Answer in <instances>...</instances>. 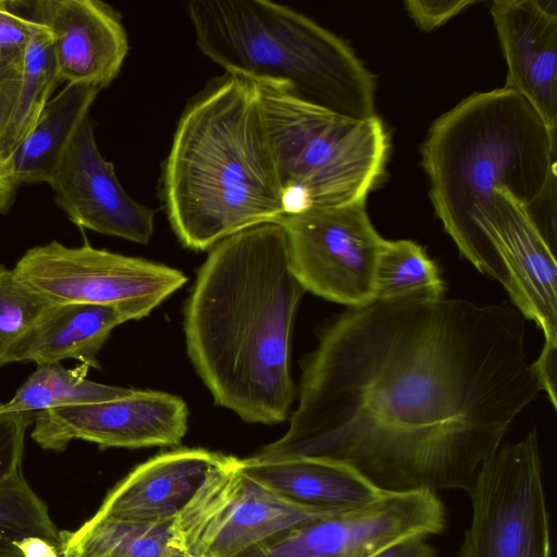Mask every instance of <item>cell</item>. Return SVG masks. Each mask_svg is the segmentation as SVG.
<instances>
[{
  "mask_svg": "<svg viewBox=\"0 0 557 557\" xmlns=\"http://www.w3.org/2000/svg\"><path fill=\"white\" fill-rule=\"evenodd\" d=\"M525 321L507 304L461 298L348 308L305 362L286 433L252 457L338 463L384 494L469 492L544 392Z\"/></svg>",
  "mask_w": 557,
  "mask_h": 557,
  "instance_id": "1",
  "label": "cell"
},
{
  "mask_svg": "<svg viewBox=\"0 0 557 557\" xmlns=\"http://www.w3.org/2000/svg\"><path fill=\"white\" fill-rule=\"evenodd\" d=\"M305 292L280 221L209 249L185 307L184 332L188 357L216 405L250 423L288 418L290 336Z\"/></svg>",
  "mask_w": 557,
  "mask_h": 557,
  "instance_id": "2",
  "label": "cell"
},
{
  "mask_svg": "<svg viewBox=\"0 0 557 557\" xmlns=\"http://www.w3.org/2000/svg\"><path fill=\"white\" fill-rule=\"evenodd\" d=\"M161 196L191 250L284 216L256 82L224 73L189 101L163 163Z\"/></svg>",
  "mask_w": 557,
  "mask_h": 557,
  "instance_id": "3",
  "label": "cell"
},
{
  "mask_svg": "<svg viewBox=\"0 0 557 557\" xmlns=\"http://www.w3.org/2000/svg\"><path fill=\"white\" fill-rule=\"evenodd\" d=\"M421 156L434 212L456 245L497 189L529 211L555 195L556 132L505 86L472 94L438 116Z\"/></svg>",
  "mask_w": 557,
  "mask_h": 557,
  "instance_id": "4",
  "label": "cell"
},
{
  "mask_svg": "<svg viewBox=\"0 0 557 557\" xmlns=\"http://www.w3.org/2000/svg\"><path fill=\"white\" fill-rule=\"evenodd\" d=\"M186 12L198 48L225 73L343 116H376L373 74L310 17L269 0H194Z\"/></svg>",
  "mask_w": 557,
  "mask_h": 557,
  "instance_id": "5",
  "label": "cell"
},
{
  "mask_svg": "<svg viewBox=\"0 0 557 557\" xmlns=\"http://www.w3.org/2000/svg\"><path fill=\"white\" fill-rule=\"evenodd\" d=\"M257 85L285 214L367 199L384 173L388 152L377 115L343 116L300 101L277 85Z\"/></svg>",
  "mask_w": 557,
  "mask_h": 557,
  "instance_id": "6",
  "label": "cell"
},
{
  "mask_svg": "<svg viewBox=\"0 0 557 557\" xmlns=\"http://www.w3.org/2000/svg\"><path fill=\"white\" fill-rule=\"evenodd\" d=\"M238 461L223 455L173 519L170 545L183 557H242L292 528L336 515L277 496Z\"/></svg>",
  "mask_w": 557,
  "mask_h": 557,
  "instance_id": "7",
  "label": "cell"
},
{
  "mask_svg": "<svg viewBox=\"0 0 557 557\" xmlns=\"http://www.w3.org/2000/svg\"><path fill=\"white\" fill-rule=\"evenodd\" d=\"M458 557H552L536 430L506 443L479 467Z\"/></svg>",
  "mask_w": 557,
  "mask_h": 557,
  "instance_id": "8",
  "label": "cell"
},
{
  "mask_svg": "<svg viewBox=\"0 0 557 557\" xmlns=\"http://www.w3.org/2000/svg\"><path fill=\"white\" fill-rule=\"evenodd\" d=\"M13 270L23 284L53 302L113 306L128 320L147 317L187 281L177 269L88 242L79 247L58 240L35 246Z\"/></svg>",
  "mask_w": 557,
  "mask_h": 557,
  "instance_id": "9",
  "label": "cell"
},
{
  "mask_svg": "<svg viewBox=\"0 0 557 557\" xmlns=\"http://www.w3.org/2000/svg\"><path fill=\"white\" fill-rule=\"evenodd\" d=\"M367 199L285 214L290 269L306 292L348 308L373 300L383 238Z\"/></svg>",
  "mask_w": 557,
  "mask_h": 557,
  "instance_id": "10",
  "label": "cell"
},
{
  "mask_svg": "<svg viewBox=\"0 0 557 557\" xmlns=\"http://www.w3.org/2000/svg\"><path fill=\"white\" fill-rule=\"evenodd\" d=\"M436 492L384 494L363 507L292 528L242 557H370L395 542L445 528Z\"/></svg>",
  "mask_w": 557,
  "mask_h": 557,
  "instance_id": "11",
  "label": "cell"
},
{
  "mask_svg": "<svg viewBox=\"0 0 557 557\" xmlns=\"http://www.w3.org/2000/svg\"><path fill=\"white\" fill-rule=\"evenodd\" d=\"M188 410L175 395L132 389L116 399L36 412L34 442L47 450L63 451L73 440L101 448L175 446L187 432Z\"/></svg>",
  "mask_w": 557,
  "mask_h": 557,
  "instance_id": "12",
  "label": "cell"
},
{
  "mask_svg": "<svg viewBox=\"0 0 557 557\" xmlns=\"http://www.w3.org/2000/svg\"><path fill=\"white\" fill-rule=\"evenodd\" d=\"M87 115L72 137L49 185L55 202L75 225L146 244L153 233V211L132 198L112 162L100 152Z\"/></svg>",
  "mask_w": 557,
  "mask_h": 557,
  "instance_id": "13",
  "label": "cell"
},
{
  "mask_svg": "<svg viewBox=\"0 0 557 557\" xmlns=\"http://www.w3.org/2000/svg\"><path fill=\"white\" fill-rule=\"evenodd\" d=\"M23 12L51 34L59 77L99 89L119 74L128 51L126 30L98 0H17Z\"/></svg>",
  "mask_w": 557,
  "mask_h": 557,
  "instance_id": "14",
  "label": "cell"
},
{
  "mask_svg": "<svg viewBox=\"0 0 557 557\" xmlns=\"http://www.w3.org/2000/svg\"><path fill=\"white\" fill-rule=\"evenodd\" d=\"M490 12L507 64L508 87L557 129V1L495 0Z\"/></svg>",
  "mask_w": 557,
  "mask_h": 557,
  "instance_id": "15",
  "label": "cell"
},
{
  "mask_svg": "<svg viewBox=\"0 0 557 557\" xmlns=\"http://www.w3.org/2000/svg\"><path fill=\"white\" fill-rule=\"evenodd\" d=\"M222 457L202 448L157 455L120 481L94 516L144 523L173 521Z\"/></svg>",
  "mask_w": 557,
  "mask_h": 557,
  "instance_id": "16",
  "label": "cell"
},
{
  "mask_svg": "<svg viewBox=\"0 0 557 557\" xmlns=\"http://www.w3.org/2000/svg\"><path fill=\"white\" fill-rule=\"evenodd\" d=\"M239 469L277 496L299 506L344 512L384 495L348 467L311 458L239 459Z\"/></svg>",
  "mask_w": 557,
  "mask_h": 557,
  "instance_id": "17",
  "label": "cell"
},
{
  "mask_svg": "<svg viewBox=\"0 0 557 557\" xmlns=\"http://www.w3.org/2000/svg\"><path fill=\"white\" fill-rule=\"evenodd\" d=\"M128 318L116 307L54 302L23 344L15 362L37 366L76 359L99 368L98 354L111 331Z\"/></svg>",
  "mask_w": 557,
  "mask_h": 557,
  "instance_id": "18",
  "label": "cell"
},
{
  "mask_svg": "<svg viewBox=\"0 0 557 557\" xmlns=\"http://www.w3.org/2000/svg\"><path fill=\"white\" fill-rule=\"evenodd\" d=\"M99 88L66 83L41 111L30 132L4 161L20 184H49L76 129L89 115Z\"/></svg>",
  "mask_w": 557,
  "mask_h": 557,
  "instance_id": "19",
  "label": "cell"
},
{
  "mask_svg": "<svg viewBox=\"0 0 557 557\" xmlns=\"http://www.w3.org/2000/svg\"><path fill=\"white\" fill-rule=\"evenodd\" d=\"M88 366L73 369L60 362L37 366L8 403H0L2 412L36 413L44 410L120 398L132 392L86 379Z\"/></svg>",
  "mask_w": 557,
  "mask_h": 557,
  "instance_id": "20",
  "label": "cell"
},
{
  "mask_svg": "<svg viewBox=\"0 0 557 557\" xmlns=\"http://www.w3.org/2000/svg\"><path fill=\"white\" fill-rule=\"evenodd\" d=\"M13 4L29 20V39L15 112L0 148L1 161H5L30 132L61 83L50 32L23 12L17 1H13Z\"/></svg>",
  "mask_w": 557,
  "mask_h": 557,
  "instance_id": "21",
  "label": "cell"
},
{
  "mask_svg": "<svg viewBox=\"0 0 557 557\" xmlns=\"http://www.w3.org/2000/svg\"><path fill=\"white\" fill-rule=\"evenodd\" d=\"M172 521L144 523L92 516L75 531H61L81 557H183L170 545Z\"/></svg>",
  "mask_w": 557,
  "mask_h": 557,
  "instance_id": "22",
  "label": "cell"
},
{
  "mask_svg": "<svg viewBox=\"0 0 557 557\" xmlns=\"http://www.w3.org/2000/svg\"><path fill=\"white\" fill-rule=\"evenodd\" d=\"M445 283L425 248L411 239H385L374 278L373 300L444 298Z\"/></svg>",
  "mask_w": 557,
  "mask_h": 557,
  "instance_id": "23",
  "label": "cell"
},
{
  "mask_svg": "<svg viewBox=\"0 0 557 557\" xmlns=\"http://www.w3.org/2000/svg\"><path fill=\"white\" fill-rule=\"evenodd\" d=\"M30 536L41 537L57 548L61 542L47 505L20 471L0 483V557H23L15 543Z\"/></svg>",
  "mask_w": 557,
  "mask_h": 557,
  "instance_id": "24",
  "label": "cell"
},
{
  "mask_svg": "<svg viewBox=\"0 0 557 557\" xmlns=\"http://www.w3.org/2000/svg\"><path fill=\"white\" fill-rule=\"evenodd\" d=\"M53 304L0 263V367L15 362L21 347Z\"/></svg>",
  "mask_w": 557,
  "mask_h": 557,
  "instance_id": "25",
  "label": "cell"
},
{
  "mask_svg": "<svg viewBox=\"0 0 557 557\" xmlns=\"http://www.w3.org/2000/svg\"><path fill=\"white\" fill-rule=\"evenodd\" d=\"M29 39V20L0 0V148L15 112Z\"/></svg>",
  "mask_w": 557,
  "mask_h": 557,
  "instance_id": "26",
  "label": "cell"
},
{
  "mask_svg": "<svg viewBox=\"0 0 557 557\" xmlns=\"http://www.w3.org/2000/svg\"><path fill=\"white\" fill-rule=\"evenodd\" d=\"M32 413L0 411V483L22 471V458Z\"/></svg>",
  "mask_w": 557,
  "mask_h": 557,
  "instance_id": "27",
  "label": "cell"
},
{
  "mask_svg": "<svg viewBox=\"0 0 557 557\" xmlns=\"http://www.w3.org/2000/svg\"><path fill=\"white\" fill-rule=\"evenodd\" d=\"M475 3V0H408L404 5L417 26L430 32Z\"/></svg>",
  "mask_w": 557,
  "mask_h": 557,
  "instance_id": "28",
  "label": "cell"
},
{
  "mask_svg": "<svg viewBox=\"0 0 557 557\" xmlns=\"http://www.w3.org/2000/svg\"><path fill=\"white\" fill-rule=\"evenodd\" d=\"M426 537H408L372 554L370 557H435L434 548L425 541Z\"/></svg>",
  "mask_w": 557,
  "mask_h": 557,
  "instance_id": "29",
  "label": "cell"
},
{
  "mask_svg": "<svg viewBox=\"0 0 557 557\" xmlns=\"http://www.w3.org/2000/svg\"><path fill=\"white\" fill-rule=\"evenodd\" d=\"M23 557H58V548L48 541L30 536L15 543Z\"/></svg>",
  "mask_w": 557,
  "mask_h": 557,
  "instance_id": "30",
  "label": "cell"
},
{
  "mask_svg": "<svg viewBox=\"0 0 557 557\" xmlns=\"http://www.w3.org/2000/svg\"><path fill=\"white\" fill-rule=\"evenodd\" d=\"M16 187L5 162L0 160V212L8 210L11 206Z\"/></svg>",
  "mask_w": 557,
  "mask_h": 557,
  "instance_id": "31",
  "label": "cell"
},
{
  "mask_svg": "<svg viewBox=\"0 0 557 557\" xmlns=\"http://www.w3.org/2000/svg\"><path fill=\"white\" fill-rule=\"evenodd\" d=\"M61 532V531H60ZM61 535V533H60ZM58 557H81L74 549L70 548L61 536V542L58 547Z\"/></svg>",
  "mask_w": 557,
  "mask_h": 557,
  "instance_id": "32",
  "label": "cell"
}]
</instances>
